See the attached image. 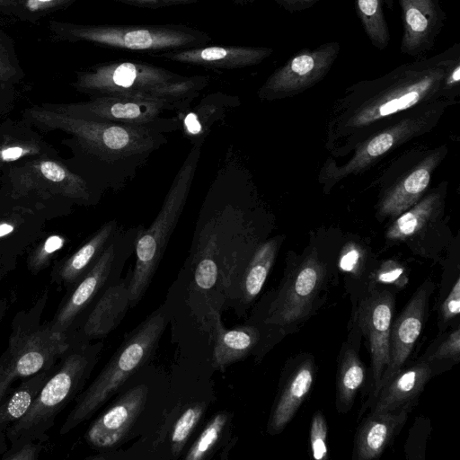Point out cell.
<instances>
[{
    "label": "cell",
    "mask_w": 460,
    "mask_h": 460,
    "mask_svg": "<svg viewBox=\"0 0 460 460\" xmlns=\"http://www.w3.org/2000/svg\"><path fill=\"white\" fill-rule=\"evenodd\" d=\"M209 79L208 75H183L146 62L111 61L80 72L75 86L93 97L166 100L184 111L208 85Z\"/></svg>",
    "instance_id": "5b68a950"
},
{
    "label": "cell",
    "mask_w": 460,
    "mask_h": 460,
    "mask_svg": "<svg viewBox=\"0 0 460 460\" xmlns=\"http://www.w3.org/2000/svg\"><path fill=\"white\" fill-rule=\"evenodd\" d=\"M240 104L238 96L215 92L205 95L196 105L176 112L175 117L191 146L202 147L213 127Z\"/></svg>",
    "instance_id": "cb8c5ba5"
},
{
    "label": "cell",
    "mask_w": 460,
    "mask_h": 460,
    "mask_svg": "<svg viewBox=\"0 0 460 460\" xmlns=\"http://www.w3.org/2000/svg\"><path fill=\"white\" fill-rule=\"evenodd\" d=\"M148 395L146 385H138L115 401L89 427L85 438L96 448L118 447L143 411Z\"/></svg>",
    "instance_id": "ffe728a7"
},
{
    "label": "cell",
    "mask_w": 460,
    "mask_h": 460,
    "mask_svg": "<svg viewBox=\"0 0 460 460\" xmlns=\"http://www.w3.org/2000/svg\"><path fill=\"white\" fill-rule=\"evenodd\" d=\"M165 326V314L159 308L125 337L98 376L80 395L61 428L62 434L90 418L151 358Z\"/></svg>",
    "instance_id": "8992f818"
},
{
    "label": "cell",
    "mask_w": 460,
    "mask_h": 460,
    "mask_svg": "<svg viewBox=\"0 0 460 460\" xmlns=\"http://www.w3.org/2000/svg\"><path fill=\"white\" fill-rule=\"evenodd\" d=\"M316 376L317 365L313 354L303 352L287 360L267 423L269 434L281 433L292 420L310 394Z\"/></svg>",
    "instance_id": "ac0fdd59"
},
{
    "label": "cell",
    "mask_w": 460,
    "mask_h": 460,
    "mask_svg": "<svg viewBox=\"0 0 460 460\" xmlns=\"http://www.w3.org/2000/svg\"><path fill=\"white\" fill-rule=\"evenodd\" d=\"M59 39L85 41L127 51L162 53L201 47L211 41L205 31L181 24L83 25L52 22Z\"/></svg>",
    "instance_id": "ba28073f"
},
{
    "label": "cell",
    "mask_w": 460,
    "mask_h": 460,
    "mask_svg": "<svg viewBox=\"0 0 460 460\" xmlns=\"http://www.w3.org/2000/svg\"><path fill=\"white\" fill-rule=\"evenodd\" d=\"M362 338L356 321L350 317L348 336L337 359L335 406L339 413L350 411L358 390L367 379V367L359 356Z\"/></svg>",
    "instance_id": "603a6c76"
},
{
    "label": "cell",
    "mask_w": 460,
    "mask_h": 460,
    "mask_svg": "<svg viewBox=\"0 0 460 460\" xmlns=\"http://www.w3.org/2000/svg\"><path fill=\"white\" fill-rule=\"evenodd\" d=\"M6 305L7 302L5 299H3L0 301V323L4 315V313L6 311Z\"/></svg>",
    "instance_id": "681fc988"
},
{
    "label": "cell",
    "mask_w": 460,
    "mask_h": 460,
    "mask_svg": "<svg viewBox=\"0 0 460 460\" xmlns=\"http://www.w3.org/2000/svg\"><path fill=\"white\" fill-rule=\"evenodd\" d=\"M453 100H440L423 105L410 117L399 120L394 126L364 141L354 155L342 166L331 164L323 170L322 177L327 183H336L350 173H357L402 142L430 128L442 110Z\"/></svg>",
    "instance_id": "8fae6325"
},
{
    "label": "cell",
    "mask_w": 460,
    "mask_h": 460,
    "mask_svg": "<svg viewBox=\"0 0 460 460\" xmlns=\"http://www.w3.org/2000/svg\"><path fill=\"white\" fill-rule=\"evenodd\" d=\"M146 8H163L175 5H185L197 3L199 0H119Z\"/></svg>",
    "instance_id": "ee69618b"
},
{
    "label": "cell",
    "mask_w": 460,
    "mask_h": 460,
    "mask_svg": "<svg viewBox=\"0 0 460 460\" xmlns=\"http://www.w3.org/2000/svg\"><path fill=\"white\" fill-rule=\"evenodd\" d=\"M438 312L439 333L459 323L460 314V277L456 276L452 287L442 298Z\"/></svg>",
    "instance_id": "74e56055"
},
{
    "label": "cell",
    "mask_w": 460,
    "mask_h": 460,
    "mask_svg": "<svg viewBox=\"0 0 460 460\" xmlns=\"http://www.w3.org/2000/svg\"><path fill=\"white\" fill-rule=\"evenodd\" d=\"M402 21L400 50L415 59L433 48L446 20L439 0H398Z\"/></svg>",
    "instance_id": "d6986e66"
},
{
    "label": "cell",
    "mask_w": 460,
    "mask_h": 460,
    "mask_svg": "<svg viewBox=\"0 0 460 460\" xmlns=\"http://www.w3.org/2000/svg\"><path fill=\"white\" fill-rule=\"evenodd\" d=\"M436 374L434 367L420 358L403 366L380 388L367 408L372 413L411 412L427 383Z\"/></svg>",
    "instance_id": "44dd1931"
},
{
    "label": "cell",
    "mask_w": 460,
    "mask_h": 460,
    "mask_svg": "<svg viewBox=\"0 0 460 460\" xmlns=\"http://www.w3.org/2000/svg\"><path fill=\"white\" fill-rule=\"evenodd\" d=\"M72 0H19L13 7L15 13L24 20H35Z\"/></svg>",
    "instance_id": "ab89813d"
},
{
    "label": "cell",
    "mask_w": 460,
    "mask_h": 460,
    "mask_svg": "<svg viewBox=\"0 0 460 460\" xmlns=\"http://www.w3.org/2000/svg\"><path fill=\"white\" fill-rule=\"evenodd\" d=\"M460 82V45L402 64L385 75L348 88L340 102L339 137L419 105L454 100Z\"/></svg>",
    "instance_id": "7a4b0ae2"
},
{
    "label": "cell",
    "mask_w": 460,
    "mask_h": 460,
    "mask_svg": "<svg viewBox=\"0 0 460 460\" xmlns=\"http://www.w3.org/2000/svg\"><path fill=\"white\" fill-rule=\"evenodd\" d=\"M206 411L205 402L187 405L177 417L170 433L171 452L179 456Z\"/></svg>",
    "instance_id": "d590c367"
},
{
    "label": "cell",
    "mask_w": 460,
    "mask_h": 460,
    "mask_svg": "<svg viewBox=\"0 0 460 460\" xmlns=\"http://www.w3.org/2000/svg\"><path fill=\"white\" fill-rule=\"evenodd\" d=\"M32 120L72 135L89 159L98 190L119 191L137 175L150 156L180 130L175 116L149 125H130L75 117L59 108L29 110Z\"/></svg>",
    "instance_id": "3957f363"
},
{
    "label": "cell",
    "mask_w": 460,
    "mask_h": 460,
    "mask_svg": "<svg viewBox=\"0 0 460 460\" xmlns=\"http://www.w3.org/2000/svg\"><path fill=\"white\" fill-rule=\"evenodd\" d=\"M279 250L276 238L261 243L238 280L230 305L242 314L256 300L273 267Z\"/></svg>",
    "instance_id": "83f0119b"
},
{
    "label": "cell",
    "mask_w": 460,
    "mask_h": 460,
    "mask_svg": "<svg viewBox=\"0 0 460 460\" xmlns=\"http://www.w3.org/2000/svg\"><path fill=\"white\" fill-rule=\"evenodd\" d=\"M200 152L201 147H191L175 174L156 217L147 228L141 225L135 243V266L128 282L129 307L135 306L143 297L158 268L186 205Z\"/></svg>",
    "instance_id": "52a82bcc"
},
{
    "label": "cell",
    "mask_w": 460,
    "mask_h": 460,
    "mask_svg": "<svg viewBox=\"0 0 460 460\" xmlns=\"http://www.w3.org/2000/svg\"><path fill=\"white\" fill-rule=\"evenodd\" d=\"M140 227L141 225L127 229L120 226L59 311L52 326L54 330L66 329L105 285L114 270L120 268L134 252Z\"/></svg>",
    "instance_id": "4fadbf2b"
},
{
    "label": "cell",
    "mask_w": 460,
    "mask_h": 460,
    "mask_svg": "<svg viewBox=\"0 0 460 460\" xmlns=\"http://www.w3.org/2000/svg\"><path fill=\"white\" fill-rule=\"evenodd\" d=\"M128 280L109 286L90 313L84 332L89 338H102L113 331L129 307Z\"/></svg>",
    "instance_id": "f1b7e54d"
},
{
    "label": "cell",
    "mask_w": 460,
    "mask_h": 460,
    "mask_svg": "<svg viewBox=\"0 0 460 460\" xmlns=\"http://www.w3.org/2000/svg\"><path fill=\"white\" fill-rule=\"evenodd\" d=\"M289 13L301 12L313 7L322 0H274Z\"/></svg>",
    "instance_id": "f6af8a7d"
},
{
    "label": "cell",
    "mask_w": 460,
    "mask_h": 460,
    "mask_svg": "<svg viewBox=\"0 0 460 460\" xmlns=\"http://www.w3.org/2000/svg\"><path fill=\"white\" fill-rule=\"evenodd\" d=\"M119 228V223L116 219L103 224L65 261L59 270L61 279L71 283L83 277L94 264Z\"/></svg>",
    "instance_id": "f546056e"
},
{
    "label": "cell",
    "mask_w": 460,
    "mask_h": 460,
    "mask_svg": "<svg viewBox=\"0 0 460 460\" xmlns=\"http://www.w3.org/2000/svg\"><path fill=\"white\" fill-rule=\"evenodd\" d=\"M434 288V283L430 281L422 283L413 293L402 311L396 318L394 317L389 337V363L375 395L363 405L359 415L365 412L380 388L405 366L427 322L429 298Z\"/></svg>",
    "instance_id": "2e32d148"
},
{
    "label": "cell",
    "mask_w": 460,
    "mask_h": 460,
    "mask_svg": "<svg viewBox=\"0 0 460 460\" xmlns=\"http://www.w3.org/2000/svg\"><path fill=\"white\" fill-rule=\"evenodd\" d=\"M14 230V226L10 223H0V237H4L12 234Z\"/></svg>",
    "instance_id": "7dc6e473"
},
{
    "label": "cell",
    "mask_w": 460,
    "mask_h": 460,
    "mask_svg": "<svg viewBox=\"0 0 460 460\" xmlns=\"http://www.w3.org/2000/svg\"><path fill=\"white\" fill-rule=\"evenodd\" d=\"M58 107V106H57ZM58 108L79 118L130 125H149L160 121L165 111L179 112L181 107L166 100L120 96L92 97L90 101Z\"/></svg>",
    "instance_id": "9a60e30c"
},
{
    "label": "cell",
    "mask_w": 460,
    "mask_h": 460,
    "mask_svg": "<svg viewBox=\"0 0 460 460\" xmlns=\"http://www.w3.org/2000/svg\"><path fill=\"white\" fill-rule=\"evenodd\" d=\"M409 283V273L406 268L394 260L382 262L370 275L369 286H391L395 289H402ZM369 288V287H368Z\"/></svg>",
    "instance_id": "8d00e7d4"
},
{
    "label": "cell",
    "mask_w": 460,
    "mask_h": 460,
    "mask_svg": "<svg viewBox=\"0 0 460 460\" xmlns=\"http://www.w3.org/2000/svg\"><path fill=\"white\" fill-rule=\"evenodd\" d=\"M274 49L251 46H201L158 53L155 56L181 64L217 69L252 66L267 59Z\"/></svg>",
    "instance_id": "7402d4cb"
},
{
    "label": "cell",
    "mask_w": 460,
    "mask_h": 460,
    "mask_svg": "<svg viewBox=\"0 0 460 460\" xmlns=\"http://www.w3.org/2000/svg\"><path fill=\"white\" fill-rule=\"evenodd\" d=\"M39 455V448L35 445L28 444L14 453L4 456L7 460H35Z\"/></svg>",
    "instance_id": "bcb514c9"
},
{
    "label": "cell",
    "mask_w": 460,
    "mask_h": 460,
    "mask_svg": "<svg viewBox=\"0 0 460 460\" xmlns=\"http://www.w3.org/2000/svg\"><path fill=\"white\" fill-rule=\"evenodd\" d=\"M18 75V68L14 58L0 40V83L13 81Z\"/></svg>",
    "instance_id": "7bdbcfd3"
},
{
    "label": "cell",
    "mask_w": 460,
    "mask_h": 460,
    "mask_svg": "<svg viewBox=\"0 0 460 460\" xmlns=\"http://www.w3.org/2000/svg\"><path fill=\"white\" fill-rule=\"evenodd\" d=\"M439 196L432 193L418 201L410 209L404 211L389 227L386 237L389 240H405L418 231L429 220L438 206Z\"/></svg>",
    "instance_id": "1f68e13d"
},
{
    "label": "cell",
    "mask_w": 460,
    "mask_h": 460,
    "mask_svg": "<svg viewBox=\"0 0 460 460\" xmlns=\"http://www.w3.org/2000/svg\"><path fill=\"white\" fill-rule=\"evenodd\" d=\"M328 269L315 251L290 264L277 288L258 305L252 322L263 332L261 357L286 336L297 332L326 301Z\"/></svg>",
    "instance_id": "277c9868"
},
{
    "label": "cell",
    "mask_w": 460,
    "mask_h": 460,
    "mask_svg": "<svg viewBox=\"0 0 460 460\" xmlns=\"http://www.w3.org/2000/svg\"><path fill=\"white\" fill-rule=\"evenodd\" d=\"M40 147L31 142H6L0 144V162H15L27 155L38 154Z\"/></svg>",
    "instance_id": "b9f144b4"
},
{
    "label": "cell",
    "mask_w": 460,
    "mask_h": 460,
    "mask_svg": "<svg viewBox=\"0 0 460 460\" xmlns=\"http://www.w3.org/2000/svg\"><path fill=\"white\" fill-rule=\"evenodd\" d=\"M97 352H76L67 357L61 368L44 384L26 413L16 420L12 431L20 434L53 416L78 386Z\"/></svg>",
    "instance_id": "e0dca14e"
},
{
    "label": "cell",
    "mask_w": 460,
    "mask_h": 460,
    "mask_svg": "<svg viewBox=\"0 0 460 460\" xmlns=\"http://www.w3.org/2000/svg\"><path fill=\"white\" fill-rule=\"evenodd\" d=\"M338 41L302 49L266 79L258 91L261 100L272 101L298 94L319 83L339 57Z\"/></svg>",
    "instance_id": "7c38bea8"
},
{
    "label": "cell",
    "mask_w": 460,
    "mask_h": 460,
    "mask_svg": "<svg viewBox=\"0 0 460 460\" xmlns=\"http://www.w3.org/2000/svg\"><path fill=\"white\" fill-rule=\"evenodd\" d=\"M10 179L19 196L57 195L83 204L96 198L83 177L51 159H35L13 167Z\"/></svg>",
    "instance_id": "5bb4252c"
},
{
    "label": "cell",
    "mask_w": 460,
    "mask_h": 460,
    "mask_svg": "<svg viewBox=\"0 0 460 460\" xmlns=\"http://www.w3.org/2000/svg\"><path fill=\"white\" fill-rule=\"evenodd\" d=\"M231 415L226 411L216 413L206 424L198 438L192 443L185 460H204L209 458L219 447L229 431Z\"/></svg>",
    "instance_id": "d6a6232c"
},
{
    "label": "cell",
    "mask_w": 460,
    "mask_h": 460,
    "mask_svg": "<svg viewBox=\"0 0 460 460\" xmlns=\"http://www.w3.org/2000/svg\"><path fill=\"white\" fill-rule=\"evenodd\" d=\"M358 17L371 44L379 50L390 43L385 9H393L394 0H354Z\"/></svg>",
    "instance_id": "4dcf8cb0"
},
{
    "label": "cell",
    "mask_w": 460,
    "mask_h": 460,
    "mask_svg": "<svg viewBox=\"0 0 460 460\" xmlns=\"http://www.w3.org/2000/svg\"><path fill=\"white\" fill-rule=\"evenodd\" d=\"M46 373H40L22 383L9 400L0 406V424L22 418L44 385Z\"/></svg>",
    "instance_id": "836d02e7"
},
{
    "label": "cell",
    "mask_w": 460,
    "mask_h": 460,
    "mask_svg": "<svg viewBox=\"0 0 460 460\" xmlns=\"http://www.w3.org/2000/svg\"><path fill=\"white\" fill-rule=\"evenodd\" d=\"M409 411L369 414L358 425L353 442L352 458H378L393 443L407 421Z\"/></svg>",
    "instance_id": "484cf974"
},
{
    "label": "cell",
    "mask_w": 460,
    "mask_h": 460,
    "mask_svg": "<svg viewBox=\"0 0 460 460\" xmlns=\"http://www.w3.org/2000/svg\"><path fill=\"white\" fill-rule=\"evenodd\" d=\"M239 168L234 162L224 166L203 202L188 258L190 274L200 280L217 281L230 303L238 280L261 243L242 198Z\"/></svg>",
    "instance_id": "6da1fadb"
},
{
    "label": "cell",
    "mask_w": 460,
    "mask_h": 460,
    "mask_svg": "<svg viewBox=\"0 0 460 460\" xmlns=\"http://www.w3.org/2000/svg\"><path fill=\"white\" fill-rule=\"evenodd\" d=\"M450 331L439 333L420 358L431 364L438 373V367L446 364H457L460 361V324L451 327Z\"/></svg>",
    "instance_id": "e575fe53"
},
{
    "label": "cell",
    "mask_w": 460,
    "mask_h": 460,
    "mask_svg": "<svg viewBox=\"0 0 460 460\" xmlns=\"http://www.w3.org/2000/svg\"><path fill=\"white\" fill-rule=\"evenodd\" d=\"M65 244V238L58 234L49 236L36 250L29 259L30 269L38 272L49 263L50 258L55 252L60 250Z\"/></svg>",
    "instance_id": "60d3db41"
},
{
    "label": "cell",
    "mask_w": 460,
    "mask_h": 460,
    "mask_svg": "<svg viewBox=\"0 0 460 460\" xmlns=\"http://www.w3.org/2000/svg\"><path fill=\"white\" fill-rule=\"evenodd\" d=\"M237 4H246L252 3L253 0H231Z\"/></svg>",
    "instance_id": "f907efd6"
},
{
    "label": "cell",
    "mask_w": 460,
    "mask_h": 460,
    "mask_svg": "<svg viewBox=\"0 0 460 460\" xmlns=\"http://www.w3.org/2000/svg\"><path fill=\"white\" fill-rule=\"evenodd\" d=\"M19 0H0V7L13 8Z\"/></svg>",
    "instance_id": "c3c4849f"
},
{
    "label": "cell",
    "mask_w": 460,
    "mask_h": 460,
    "mask_svg": "<svg viewBox=\"0 0 460 460\" xmlns=\"http://www.w3.org/2000/svg\"><path fill=\"white\" fill-rule=\"evenodd\" d=\"M328 427L324 414L315 411L311 420L309 446L313 458L316 460L329 459L327 446Z\"/></svg>",
    "instance_id": "f35d334b"
},
{
    "label": "cell",
    "mask_w": 460,
    "mask_h": 460,
    "mask_svg": "<svg viewBox=\"0 0 460 460\" xmlns=\"http://www.w3.org/2000/svg\"><path fill=\"white\" fill-rule=\"evenodd\" d=\"M211 330L214 336L212 360L217 369L224 371L229 365L252 353L256 354L257 359L261 358L263 332L259 324L252 322L226 329L218 315Z\"/></svg>",
    "instance_id": "d4e9b609"
},
{
    "label": "cell",
    "mask_w": 460,
    "mask_h": 460,
    "mask_svg": "<svg viewBox=\"0 0 460 460\" xmlns=\"http://www.w3.org/2000/svg\"><path fill=\"white\" fill-rule=\"evenodd\" d=\"M395 293L394 288L384 285L369 286L368 290L352 307L351 317L367 342L371 358L372 387L365 403L375 395L389 363V337L395 317Z\"/></svg>",
    "instance_id": "9c48e42d"
},
{
    "label": "cell",
    "mask_w": 460,
    "mask_h": 460,
    "mask_svg": "<svg viewBox=\"0 0 460 460\" xmlns=\"http://www.w3.org/2000/svg\"><path fill=\"white\" fill-rule=\"evenodd\" d=\"M442 157L440 150L432 153L394 185L380 203V215L399 216L416 204L427 189L431 174Z\"/></svg>",
    "instance_id": "4316f807"
},
{
    "label": "cell",
    "mask_w": 460,
    "mask_h": 460,
    "mask_svg": "<svg viewBox=\"0 0 460 460\" xmlns=\"http://www.w3.org/2000/svg\"><path fill=\"white\" fill-rule=\"evenodd\" d=\"M68 346L63 332L52 327L13 334L0 358V402L14 380L50 367Z\"/></svg>",
    "instance_id": "30bf717a"
}]
</instances>
